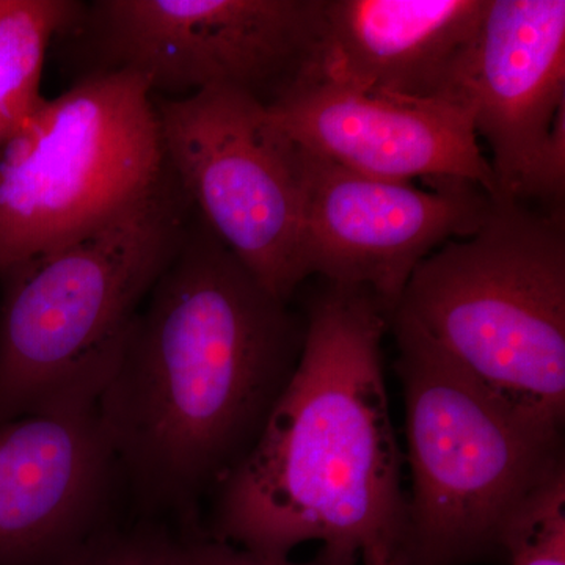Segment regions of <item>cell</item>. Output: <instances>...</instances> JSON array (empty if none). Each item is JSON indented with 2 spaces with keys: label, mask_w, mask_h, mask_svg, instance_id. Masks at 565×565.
<instances>
[{
  "label": "cell",
  "mask_w": 565,
  "mask_h": 565,
  "mask_svg": "<svg viewBox=\"0 0 565 565\" xmlns=\"http://www.w3.org/2000/svg\"><path fill=\"white\" fill-rule=\"evenodd\" d=\"M305 323L193 211L96 414L140 500L189 511L258 440L302 352Z\"/></svg>",
  "instance_id": "obj_1"
},
{
  "label": "cell",
  "mask_w": 565,
  "mask_h": 565,
  "mask_svg": "<svg viewBox=\"0 0 565 565\" xmlns=\"http://www.w3.org/2000/svg\"><path fill=\"white\" fill-rule=\"evenodd\" d=\"M388 323L362 289L315 297L288 385L217 487L212 535L278 557L318 541L392 565L407 498L382 370Z\"/></svg>",
  "instance_id": "obj_2"
},
{
  "label": "cell",
  "mask_w": 565,
  "mask_h": 565,
  "mask_svg": "<svg viewBox=\"0 0 565 565\" xmlns=\"http://www.w3.org/2000/svg\"><path fill=\"white\" fill-rule=\"evenodd\" d=\"M192 214L169 169L109 222L0 273V424L96 408Z\"/></svg>",
  "instance_id": "obj_3"
},
{
  "label": "cell",
  "mask_w": 565,
  "mask_h": 565,
  "mask_svg": "<svg viewBox=\"0 0 565 565\" xmlns=\"http://www.w3.org/2000/svg\"><path fill=\"white\" fill-rule=\"evenodd\" d=\"M390 322L509 411L563 434L564 215L493 200L478 232L416 267Z\"/></svg>",
  "instance_id": "obj_4"
},
{
  "label": "cell",
  "mask_w": 565,
  "mask_h": 565,
  "mask_svg": "<svg viewBox=\"0 0 565 565\" xmlns=\"http://www.w3.org/2000/svg\"><path fill=\"white\" fill-rule=\"evenodd\" d=\"M393 330L412 497L392 565L501 563L509 520L564 462L563 434L509 411L415 333Z\"/></svg>",
  "instance_id": "obj_5"
},
{
  "label": "cell",
  "mask_w": 565,
  "mask_h": 565,
  "mask_svg": "<svg viewBox=\"0 0 565 565\" xmlns=\"http://www.w3.org/2000/svg\"><path fill=\"white\" fill-rule=\"evenodd\" d=\"M167 170L147 81L82 74L0 151V273L109 222Z\"/></svg>",
  "instance_id": "obj_6"
},
{
  "label": "cell",
  "mask_w": 565,
  "mask_h": 565,
  "mask_svg": "<svg viewBox=\"0 0 565 565\" xmlns=\"http://www.w3.org/2000/svg\"><path fill=\"white\" fill-rule=\"evenodd\" d=\"M323 0H96L65 35L88 73L129 71L159 98L234 88L266 106L310 79Z\"/></svg>",
  "instance_id": "obj_7"
},
{
  "label": "cell",
  "mask_w": 565,
  "mask_h": 565,
  "mask_svg": "<svg viewBox=\"0 0 565 565\" xmlns=\"http://www.w3.org/2000/svg\"><path fill=\"white\" fill-rule=\"evenodd\" d=\"M163 154L211 232L264 288L291 302L302 266V177L296 141L266 104L234 88L154 96Z\"/></svg>",
  "instance_id": "obj_8"
},
{
  "label": "cell",
  "mask_w": 565,
  "mask_h": 565,
  "mask_svg": "<svg viewBox=\"0 0 565 565\" xmlns=\"http://www.w3.org/2000/svg\"><path fill=\"white\" fill-rule=\"evenodd\" d=\"M299 150L305 277L362 289L390 318L423 259L470 237L492 211V196L473 182L438 180L424 191Z\"/></svg>",
  "instance_id": "obj_9"
},
{
  "label": "cell",
  "mask_w": 565,
  "mask_h": 565,
  "mask_svg": "<svg viewBox=\"0 0 565 565\" xmlns=\"http://www.w3.org/2000/svg\"><path fill=\"white\" fill-rule=\"evenodd\" d=\"M302 150L366 177L497 185L473 115L451 99H418L307 82L267 106Z\"/></svg>",
  "instance_id": "obj_10"
},
{
  "label": "cell",
  "mask_w": 565,
  "mask_h": 565,
  "mask_svg": "<svg viewBox=\"0 0 565 565\" xmlns=\"http://www.w3.org/2000/svg\"><path fill=\"white\" fill-rule=\"evenodd\" d=\"M118 471L96 408L0 424V565H51L102 530Z\"/></svg>",
  "instance_id": "obj_11"
},
{
  "label": "cell",
  "mask_w": 565,
  "mask_h": 565,
  "mask_svg": "<svg viewBox=\"0 0 565 565\" xmlns=\"http://www.w3.org/2000/svg\"><path fill=\"white\" fill-rule=\"evenodd\" d=\"M456 99L492 152L493 200L522 203L553 122L565 110L564 0H489Z\"/></svg>",
  "instance_id": "obj_12"
},
{
  "label": "cell",
  "mask_w": 565,
  "mask_h": 565,
  "mask_svg": "<svg viewBox=\"0 0 565 565\" xmlns=\"http://www.w3.org/2000/svg\"><path fill=\"white\" fill-rule=\"evenodd\" d=\"M487 7L489 0H323L307 82L456 102Z\"/></svg>",
  "instance_id": "obj_13"
},
{
  "label": "cell",
  "mask_w": 565,
  "mask_h": 565,
  "mask_svg": "<svg viewBox=\"0 0 565 565\" xmlns=\"http://www.w3.org/2000/svg\"><path fill=\"white\" fill-rule=\"evenodd\" d=\"M76 0H0V151L46 103L41 95L52 41L79 18Z\"/></svg>",
  "instance_id": "obj_14"
},
{
  "label": "cell",
  "mask_w": 565,
  "mask_h": 565,
  "mask_svg": "<svg viewBox=\"0 0 565 565\" xmlns=\"http://www.w3.org/2000/svg\"><path fill=\"white\" fill-rule=\"evenodd\" d=\"M503 550L509 565H565V462L519 505L505 526Z\"/></svg>",
  "instance_id": "obj_15"
},
{
  "label": "cell",
  "mask_w": 565,
  "mask_h": 565,
  "mask_svg": "<svg viewBox=\"0 0 565 565\" xmlns=\"http://www.w3.org/2000/svg\"><path fill=\"white\" fill-rule=\"evenodd\" d=\"M51 565H188L184 535L163 527L109 523Z\"/></svg>",
  "instance_id": "obj_16"
},
{
  "label": "cell",
  "mask_w": 565,
  "mask_h": 565,
  "mask_svg": "<svg viewBox=\"0 0 565 565\" xmlns=\"http://www.w3.org/2000/svg\"><path fill=\"white\" fill-rule=\"evenodd\" d=\"M188 565H360L362 556L352 550L322 546L310 561L296 563L291 557L263 555L244 546L234 545L215 535L191 533L184 535Z\"/></svg>",
  "instance_id": "obj_17"
},
{
  "label": "cell",
  "mask_w": 565,
  "mask_h": 565,
  "mask_svg": "<svg viewBox=\"0 0 565 565\" xmlns=\"http://www.w3.org/2000/svg\"><path fill=\"white\" fill-rule=\"evenodd\" d=\"M362 565H388L382 557H364Z\"/></svg>",
  "instance_id": "obj_18"
}]
</instances>
